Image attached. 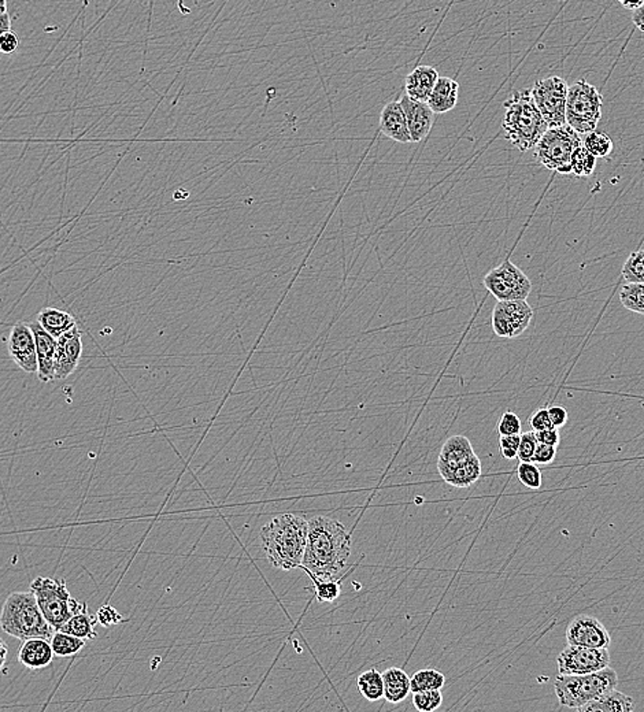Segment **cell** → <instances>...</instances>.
<instances>
[{
  "label": "cell",
  "mask_w": 644,
  "mask_h": 712,
  "mask_svg": "<svg viewBox=\"0 0 644 712\" xmlns=\"http://www.w3.org/2000/svg\"><path fill=\"white\" fill-rule=\"evenodd\" d=\"M350 554L352 537L341 522L322 515L310 519L301 567L312 580H341L346 573Z\"/></svg>",
  "instance_id": "cell-1"
},
{
  "label": "cell",
  "mask_w": 644,
  "mask_h": 712,
  "mask_svg": "<svg viewBox=\"0 0 644 712\" xmlns=\"http://www.w3.org/2000/svg\"><path fill=\"white\" fill-rule=\"evenodd\" d=\"M309 521L296 514H281L262 527L261 539L271 566L282 572L298 569L306 553Z\"/></svg>",
  "instance_id": "cell-2"
},
{
  "label": "cell",
  "mask_w": 644,
  "mask_h": 712,
  "mask_svg": "<svg viewBox=\"0 0 644 712\" xmlns=\"http://www.w3.org/2000/svg\"><path fill=\"white\" fill-rule=\"evenodd\" d=\"M504 107L506 111L502 127L507 140L521 152L535 148L548 125L537 107L531 89L516 91L507 97Z\"/></svg>",
  "instance_id": "cell-3"
},
{
  "label": "cell",
  "mask_w": 644,
  "mask_h": 712,
  "mask_svg": "<svg viewBox=\"0 0 644 712\" xmlns=\"http://www.w3.org/2000/svg\"><path fill=\"white\" fill-rule=\"evenodd\" d=\"M0 627L6 635L21 641L34 637L51 640L56 633L31 591L9 595L0 613Z\"/></svg>",
  "instance_id": "cell-4"
},
{
  "label": "cell",
  "mask_w": 644,
  "mask_h": 712,
  "mask_svg": "<svg viewBox=\"0 0 644 712\" xmlns=\"http://www.w3.org/2000/svg\"><path fill=\"white\" fill-rule=\"evenodd\" d=\"M617 685H618V676L616 671L606 667L583 676L559 674L554 681V689L561 706L578 709L584 704L616 689Z\"/></svg>",
  "instance_id": "cell-5"
},
{
  "label": "cell",
  "mask_w": 644,
  "mask_h": 712,
  "mask_svg": "<svg viewBox=\"0 0 644 712\" xmlns=\"http://www.w3.org/2000/svg\"><path fill=\"white\" fill-rule=\"evenodd\" d=\"M29 591L35 595L43 615L56 630H61L75 614L88 608L87 603L73 599L65 580L37 577L32 581Z\"/></svg>",
  "instance_id": "cell-6"
},
{
  "label": "cell",
  "mask_w": 644,
  "mask_h": 712,
  "mask_svg": "<svg viewBox=\"0 0 644 712\" xmlns=\"http://www.w3.org/2000/svg\"><path fill=\"white\" fill-rule=\"evenodd\" d=\"M583 144L580 136L569 125L548 127L535 146V158L548 170L559 174L572 173L570 158L573 151Z\"/></svg>",
  "instance_id": "cell-7"
},
{
  "label": "cell",
  "mask_w": 644,
  "mask_h": 712,
  "mask_svg": "<svg viewBox=\"0 0 644 712\" xmlns=\"http://www.w3.org/2000/svg\"><path fill=\"white\" fill-rule=\"evenodd\" d=\"M603 97L597 86L586 78L576 81L567 89V124L578 135L597 129L602 118Z\"/></svg>",
  "instance_id": "cell-8"
},
{
  "label": "cell",
  "mask_w": 644,
  "mask_h": 712,
  "mask_svg": "<svg viewBox=\"0 0 644 712\" xmlns=\"http://www.w3.org/2000/svg\"><path fill=\"white\" fill-rule=\"evenodd\" d=\"M483 284L498 301L526 300L532 290L531 280L509 259L488 271Z\"/></svg>",
  "instance_id": "cell-9"
},
{
  "label": "cell",
  "mask_w": 644,
  "mask_h": 712,
  "mask_svg": "<svg viewBox=\"0 0 644 712\" xmlns=\"http://www.w3.org/2000/svg\"><path fill=\"white\" fill-rule=\"evenodd\" d=\"M567 80L557 76L543 78L532 86V97L548 127L567 125Z\"/></svg>",
  "instance_id": "cell-10"
},
{
  "label": "cell",
  "mask_w": 644,
  "mask_h": 712,
  "mask_svg": "<svg viewBox=\"0 0 644 712\" xmlns=\"http://www.w3.org/2000/svg\"><path fill=\"white\" fill-rule=\"evenodd\" d=\"M557 665L559 674L565 676L595 673L610 666V652L608 648H588L567 644L557 657Z\"/></svg>",
  "instance_id": "cell-11"
},
{
  "label": "cell",
  "mask_w": 644,
  "mask_h": 712,
  "mask_svg": "<svg viewBox=\"0 0 644 712\" xmlns=\"http://www.w3.org/2000/svg\"><path fill=\"white\" fill-rule=\"evenodd\" d=\"M534 310L526 300L498 301L493 311V329L501 339H515L528 329Z\"/></svg>",
  "instance_id": "cell-12"
},
{
  "label": "cell",
  "mask_w": 644,
  "mask_h": 712,
  "mask_svg": "<svg viewBox=\"0 0 644 712\" xmlns=\"http://www.w3.org/2000/svg\"><path fill=\"white\" fill-rule=\"evenodd\" d=\"M7 351L21 371L37 373L36 341L29 323L17 322L13 326L7 340Z\"/></svg>",
  "instance_id": "cell-13"
},
{
  "label": "cell",
  "mask_w": 644,
  "mask_h": 712,
  "mask_svg": "<svg viewBox=\"0 0 644 712\" xmlns=\"http://www.w3.org/2000/svg\"><path fill=\"white\" fill-rule=\"evenodd\" d=\"M567 641L569 646H588V648H608L610 633L599 619L589 615L576 616L567 627Z\"/></svg>",
  "instance_id": "cell-14"
},
{
  "label": "cell",
  "mask_w": 644,
  "mask_h": 712,
  "mask_svg": "<svg viewBox=\"0 0 644 712\" xmlns=\"http://www.w3.org/2000/svg\"><path fill=\"white\" fill-rule=\"evenodd\" d=\"M83 333L78 326L56 339V380H66L75 373L83 356Z\"/></svg>",
  "instance_id": "cell-15"
},
{
  "label": "cell",
  "mask_w": 644,
  "mask_h": 712,
  "mask_svg": "<svg viewBox=\"0 0 644 712\" xmlns=\"http://www.w3.org/2000/svg\"><path fill=\"white\" fill-rule=\"evenodd\" d=\"M36 341L37 377L43 384L56 381V339L40 326L37 320L29 322Z\"/></svg>",
  "instance_id": "cell-16"
},
{
  "label": "cell",
  "mask_w": 644,
  "mask_h": 712,
  "mask_svg": "<svg viewBox=\"0 0 644 712\" xmlns=\"http://www.w3.org/2000/svg\"><path fill=\"white\" fill-rule=\"evenodd\" d=\"M399 102H401L404 116H406L407 127H409L413 143H420L431 132L434 121V111L425 102H418L407 95H404Z\"/></svg>",
  "instance_id": "cell-17"
},
{
  "label": "cell",
  "mask_w": 644,
  "mask_h": 712,
  "mask_svg": "<svg viewBox=\"0 0 644 712\" xmlns=\"http://www.w3.org/2000/svg\"><path fill=\"white\" fill-rule=\"evenodd\" d=\"M475 455L472 442L465 436H453L443 444L440 451L439 461H437V470L443 480L450 474L456 467L464 464L467 459Z\"/></svg>",
  "instance_id": "cell-18"
},
{
  "label": "cell",
  "mask_w": 644,
  "mask_h": 712,
  "mask_svg": "<svg viewBox=\"0 0 644 712\" xmlns=\"http://www.w3.org/2000/svg\"><path fill=\"white\" fill-rule=\"evenodd\" d=\"M380 130L383 135L399 144L413 143L410 137L409 127H407L406 116L401 102L387 103L380 114Z\"/></svg>",
  "instance_id": "cell-19"
},
{
  "label": "cell",
  "mask_w": 644,
  "mask_h": 712,
  "mask_svg": "<svg viewBox=\"0 0 644 712\" xmlns=\"http://www.w3.org/2000/svg\"><path fill=\"white\" fill-rule=\"evenodd\" d=\"M53 646L50 640L43 637L28 638L23 641L18 649V662L31 670L47 667L54 660Z\"/></svg>",
  "instance_id": "cell-20"
},
{
  "label": "cell",
  "mask_w": 644,
  "mask_h": 712,
  "mask_svg": "<svg viewBox=\"0 0 644 712\" xmlns=\"http://www.w3.org/2000/svg\"><path fill=\"white\" fill-rule=\"evenodd\" d=\"M439 73L432 66H417L406 77L404 89L407 97L418 102H425L434 91V84L439 80Z\"/></svg>",
  "instance_id": "cell-21"
},
{
  "label": "cell",
  "mask_w": 644,
  "mask_h": 712,
  "mask_svg": "<svg viewBox=\"0 0 644 712\" xmlns=\"http://www.w3.org/2000/svg\"><path fill=\"white\" fill-rule=\"evenodd\" d=\"M459 84L450 77H439L434 84L431 97L426 100L434 114H445L453 110L458 103Z\"/></svg>",
  "instance_id": "cell-22"
},
{
  "label": "cell",
  "mask_w": 644,
  "mask_h": 712,
  "mask_svg": "<svg viewBox=\"0 0 644 712\" xmlns=\"http://www.w3.org/2000/svg\"><path fill=\"white\" fill-rule=\"evenodd\" d=\"M636 703L632 697L618 692L611 690L589 703L584 704L578 708L580 712H632L635 711Z\"/></svg>",
  "instance_id": "cell-23"
},
{
  "label": "cell",
  "mask_w": 644,
  "mask_h": 712,
  "mask_svg": "<svg viewBox=\"0 0 644 712\" xmlns=\"http://www.w3.org/2000/svg\"><path fill=\"white\" fill-rule=\"evenodd\" d=\"M37 322L56 339H59L62 334L77 326V320L70 312L56 307H45L37 315Z\"/></svg>",
  "instance_id": "cell-24"
},
{
  "label": "cell",
  "mask_w": 644,
  "mask_h": 712,
  "mask_svg": "<svg viewBox=\"0 0 644 712\" xmlns=\"http://www.w3.org/2000/svg\"><path fill=\"white\" fill-rule=\"evenodd\" d=\"M384 682V698L388 703L398 704L410 695V676L399 667H390L382 673Z\"/></svg>",
  "instance_id": "cell-25"
},
{
  "label": "cell",
  "mask_w": 644,
  "mask_h": 712,
  "mask_svg": "<svg viewBox=\"0 0 644 712\" xmlns=\"http://www.w3.org/2000/svg\"><path fill=\"white\" fill-rule=\"evenodd\" d=\"M97 625V615H92V614L89 613V608H87V610L81 611V613L75 614V615L61 627V632L69 633V635L83 638V640L86 641L95 640L97 636V630H95Z\"/></svg>",
  "instance_id": "cell-26"
},
{
  "label": "cell",
  "mask_w": 644,
  "mask_h": 712,
  "mask_svg": "<svg viewBox=\"0 0 644 712\" xmlns=\"http://www.w3.org/2000/svg\"><path fill=\"white\" fill-rule=\"evenodd\" d=\"M481 475V462L478 456L473 455L472 458L467 459L464 464L456 467L454 472H451L447 477L445 478V483L450 485L455 486V488H467V486L473 485L475 481L480 478Z\"/></svg>",
  "instance_id": "cell-27"
},
{
  "label": "cell",
  "mask_w": 644,
  "mask_h": 712,
  "mask_svg": "<svg viewBox=\"0 0 644 712\" xmlns=\"http://www.w3.org/2000/svg\"><path fill=\"white\" fill-rule=\"evenodd\" d=\"M357 685L361 695L368 701H379L380 698L384 697V682H383L382 673H379L376 668H371L361 674Z\"/></svg>",
  "instance_id": "cell-28"
},
{
  "label": "cell",
  "mask_w": 644,
  "mask_h": 712,
  "mask_svg": "<svg viewBox=\"0 0 644 712\" xmlns=\"http://www.w3.org/2000/svg\"><path fill=\"white\" fill-rule=\"evenodd\" d=\"M50 643L51 646H53L54 654L59 657H69L73 656V655H77L86 646V640L69 635V633L61 632V630H56Z\"/></svg>",
  "instance_id": "cell-29"
},
{
  "label": "cell",
  "mask_w": 644,
  "mask_h": 712,
  "mask_svg": "<svg viewBox=\"0 0 644 712\" xmlns=\"http://www.w3.org/2000/svg\"><path fill=\"white\" fill-rule=\"evenodd\" d=\"M445 684V676L434 668H424L413 674L410 678V692H423V690L442 689Z\"/></svg>",
  "instance_id": "cell-30"
},
{
  "label": "cell",
  "mask_w": 644,
  "mask_h": 712,
  "mask_svg": "<svg viewBox=\"0 0 644 712\" xmlns=\"http://www.w3.org/2000/svg\"><path fill=\"white\" fill-rule=\"evenodd\" d=\"M619 301L625 309L644 315V284L627 282L619 290Z\"/></svg>",
  "instance_id": "cell-31"
},
{
  "label": "cell",
  "mask_w": 644,
  "mask_h": 712,
  "mask_svg": "<svg viewBox=\"0 0 644 712\" xmlns=\"http://www.w3.org/2000/svg\"><path fill=\"white\" fill-rule=\"evenodd\" d=\"M581 141H583L584 148L588 149L597 158L608 157L613 151V140L605 132L592 130V132L586 133V137Z\"/></svg>",
  "instance_id": "cell-32"
},
{
  "label": "cell",
  "mask_w": 644,
  "mask_h": 712,
  "mask_svg": "<svg viewBox=\"0 0 644 712\" xmlns=\"http://www.w3.org/2000/svg\"><path fill=\"white\" fill-rule=\"evenodd\" d=\"M570 165H572V173L576 177H589L592 176L595 166H597V157H594L588 149L584 148L581 144L573 151Z\"/></svg>",
  "instance_id": "cell-33"
},
{
  "label": "cell",
  "mask_w": 644,
  "mask_h": 712,
  "mask_svg": "<svg viewBox=\"0 0 644 712\" xmlns=\"http://www.w3.org/2000/svg\"><path fill=\"white\" fill-rule=\"evenodd\" d=\"M622 279L632 284H644V249L633 252L622 268Z\"/></svg>",
  "instance_id": "cell-34"
},
{
  "label": "cell",
  "mask_w": 644,
  "mask_h": 712,
  "mask_svg": "<svg viewBox=\"0 0 644 712\" xmlns=\"http://www.w3.org/2000/svg\"><path fill=\"white\" fill-rule=\"evenodd\" d=\"M517 475L520 483L526 488L534 489V491L542 488V472L534 462H520L517 467Z\"/></svg>",
  "instance_id": "cell-35"
},
{
  "label": "cell",
  "mask_w": 644,
  "mask_h": 712,
  "mask_svg": "<svg viewBox=\"0 0 644 712\" xmlns=\"http://www.w3.org/2000/svg\"><path fill=\"white\" fill-rule=\"evenodd\" d=\"M443 703V696L440 689L423 690L413 693V704L420 712H434L440 708Z\"/></svg>",
  "instance_id": "cell-36"
},
{
  "label": "cell",
  "mask_w": 644,
  "mask_h": 712,
  "mask_svg": "<svg viewBox=\"0 0 644 712\" xmlns=\"http://www.w3.org/2000/svg\"><path fill=\"white\" fill-rule=\"evenodd\" d=\"M315 585V596L320 603H333L341 596V585L338 581L312 580Z\"/></svg>",
  "instance_id": "cell-37"
},
{
  "label": "cell",
  "mask_w": 644,
  "mask_h": 712,
  "mask_svg": "<svg viewBox=\"0 0 644 712\" xmlns=\"http://www.w3.org/2000/svg\"><path fill=\"white\" fill-rule=\"evenodd\" d=\"M97 625L108 629V627L116 626V625L124 624V622H129V619L124 618L121 613L116 610L113 605H105L97 610Z\"/></svg>",
  "instance_id": "cell-38"
},
{
  "label": "cell",
  "mask_w": 644,
  "mask_h": 712,
  "mask_svg": "<svg viewBox=\"0 0 644 712\" xmlns=\"http://www.w3.org/2000/svg\"><path fill=\"white\" fill-rule=\"evenodd\" d=\"M521 423L520 417L515 412H506L502 415L501 420L498 422V433L499 436H509V434H521Z\"/></svg>",
  "instance_id": "cell-39"
},
{
  "label": "cell",
  "mask_w": 644,
  "mask_h": 712,
  "mask_svg": "<svg viewBox=\"0 0 644 712\" xmlns=\"http://www.w3.org/2000/svg\"><path fill=\"white\" fill-rule=\"evenodd\" d=\"M537 447V436L535 432H526L521 433L520 447H518L517 459L520 462H532L535 450Z\"/></svg>",
  "instance_id": "cell-40"
},
{
  "label": "cell",
  "mask_w": 644,
  "mask_h": 712,
  "mask_svg": "<svg viewBox=\"0 0 644 712\" xmlns=\"http://www.w3.org/2000/svg\"><path fill=\"white\" fill-rule=\"evenodd\" d=\"M521 434H509L499 439V451L507 461L517 459L518 447H520Z\"/></svg>",
  "instance_id": "cell-41"
},
{
  "label": "cell",
  "mask_w": 644,
  "mask_h": 712,
  "mask_svg": "<svg viewBox=\"0 0 644 712\" xmlns=\"http://www.w3.org/2000/svg\"><path fill=\"white\" fill-rule=\"evenodd\" d=\"M557 447H551V445L540 444L537 442V450H535L534 458L532 462L537 466H546V464H551L556 461Z\"/></svg>",
  "instance_id": "cell-42"
},
{
  "label": "cell",
  "mask_w": 644,
  "mask_h": 712,
  "mask_svg": "<svg viewBox=\"0 0 644 712\" xmlns=\"http://www.w3.org/2000/svg\"><path fill=\"white\" fill-rule=\"evenodd\" d=\"M529 425H531L532 431L534 432L546 431V429L554 428L547 409H539L537 412H534V414L529 417Z\"/></svg>",
  "instance_id": "cell-43"
},
{
  "label": "cell",
  "mask_w": 644,
  "mask_h": 712,
  "mask_svg": "<svg viewBox=\"0 0 644 712\" xmlns=\"http://www.w3.org/2000/svg\"><path fill=\"white\" fill-rule=\"evenodd\" d=\"M18 46H20V39L12 29L0 35V53L5 56H12L17 51Z\"/></svg>",
  "instance_id": "cell-44"
},
{
  "label": "cell",
  "mask_w": 644,
  "mask_h": 712,
  "mask_svg": "<svg viewBox=\"0 0 644 712\" xmlns=\"http://www.w3.org/2000/svg\"><path fill=\"white\" fill-rule=\"evenodd\" d=\"M535 436H537V442H540V444L551 445V447H558L559 442H561V434H559L558 428L535 432Z\"/></svg>",
  "instance_id": "cell-45"
},
{
  "label": "cell",
  "mask_w": 644,
  "mask_h": 712,
  "mask_svg": "<svg viewBox=\"0 0 644 712\" xmlns=\"http://www.w3.org/2000/svg\"><path fill=\"white\" fill-rule=\"evenodd\" d=\"M547 410L554 428H562L567 422V412L565 407L554 404V406L548 407Z\"/></svg>",
  "instance_id": "cell-46"
},
{
  "label": "cell",
  "mask_w": 644,
  "mask_h": 712,
  "mask_svg": "<svg viewBox=\"0 0 644 712\" xmlns=\"http://www.w3.org/2000/svg\"><path fill=\"white\" fill-rule=\"evenodd\" d=\"M632 23L635 24L636 28L644 34V5L639 7L638 10L632 12Z\"/></svg>",
  "instance_id": "cell-47"
},
{
  "label": "cell",
  "mask_w": 644,
  "mask_h": 712,
  "mask_svg": "<svg viewBox=\"0 0 644 712\" xmlns=\"http://www.w3.org/2000/svg\"><path fill=\"white\" fill-rule=\"evenodd\" d=\"M7 656H9V646H7L6 641L0 637V671L4 670L6 666Z\"/></svg>",
  "instance_id": "cell-48"
},
{
  "label": "cell",
  "mask_w": 644,
  "mask_h": 712,
  "mask_svg": "<svg viewBox=\"0 0 644 712\" xmlns=\"http://www.w3.org/2000/svg\"><path fill=\"white\" fill-rule=\"evenodd\" d=\"M618 4L621 5L622 7H625V9L635 12L639 7L643 6L644 0H618Z\"/></svg>",
  "instance_id": "cell-49"
},
{
  "label": "cell",
  "mask_w": 644,
  "mask_h": 712,
  "mask_svg": "<svg viewBox=\"0 0 644 712\" xmlns=\"http://www.w3.org/2000/svg\"><path fill=\"white\" fill-rule=\"evenodd\" d=\"M10 25H12V20H10L9 13L0 15V35L10 31Z\"/></svg>",
  "instance_id": "cell-50"
},
{
  "label": "cell",
  "mask_w": 644,
  "mask_h": 712,
  "mask_svg": "<svg viewBox=\"0 0 644 712\" xmlns=\"http://www.w3.org/2000/svg\"><path fill=\"white\" fill-rule=\"evenodd\" d=\"M7 13V0H0V15Z\"/></svg>",
  "instance_id": "cell-51"
}]
</instances>
